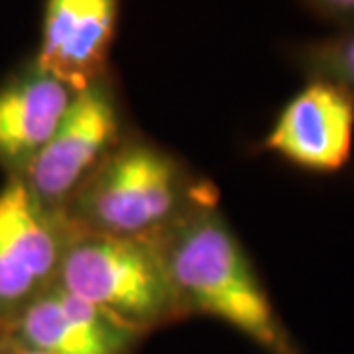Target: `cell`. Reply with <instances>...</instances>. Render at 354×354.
<instances>
[{
  "instance_id": "1",
  "label": "cell",
  "mask_w": 354,
  "mask_h": 354,
  "mask_svg": "<svg viewBox=\"0 0 354 354\" xmlns=\"http://www.w3.org/2000/svg\"><path fill=\"white\" fill-rule=\"evenodd\" d=\"M158 242L183 315L221 319L266 354H305L216 199L193 207Z\"/></svg>"
},
{
  "instance_id": "2",
  "label": "cell",
  "mask_w": 354,
  "mask_h": 354,
  "mask_svg": "<svg viewBox=\"0 0 354 354\" xmlns=\"http://www.w3.org/2000/svg\"><path fill=\"white\" fill-rule=\"evenodd\" d=\"M216 199L176 156L148 140H120L59 211L73 230L158 239L193 207Z\"/></svg>"
},
{
  "instance_id": "3",
  "label": "cell",
  "mask_w": 354,
  "mask_h": 354,
  "mask_svg": "<svg viewBox=\"0 0 354 354\" xmlns=\"http://www.w3.org/2000/svg\"><path fill=\"white\" fill-rule=\"evenodd\" d=\"M67 230L57 286L144 335L185 317L158 239Z\"/></svg>"
},
{
  "instance_id": "4",
  "label": "cell",
  "mask_w": 354,
  "mask_h": 354,
  "mask_svg": "<svg viewBox=\"0 0 354 354\" xmlns=\"http://www.w3.org/2000/svg\"><path fill=\"white\" fill-rule=\"evenodd\" d=\"M120 140L116 97L101 79L73 95L57 130L20 179L46 209L59 213Z\"/></svg>"
},
{
  "instance_id": "5",
  "label": "cell",
  "mask_w": 354,
  "mask_h": 354,
  "mask_svg": "<svg viewBox=\"0 0 354 354\" xmlns=\"http://www.w3.org/2000/svg\"><path fill=\"white\" fill-rule=\"evenodd\" d=\"M67 225L46 209L20 177L0 189V325L8 329L38 295L57 281Z\"/></svg>"
},
{
  "instance_id": "6",
  "label": "cell",
  "mask_w": 354,
  "mask_h": 354,
  "mask_svg": "<svg viewBox=\"0 0 354 354\" xmlns=\"http://www.w3.org/2000/svg\"><path fill=\"white\" fill-rule=\"evenodd\" d=\"M262 150L311 176L341 174L354 156V93L323 77H305L276 114Z\"/></svg>"
},
{
  "instance_id": "7",
  "label": "cell",
  "mask_w": 354,
  "mask_h": 354,
  "mask_svg": "<svg viewBox=\"0 0 354 354\" xmlns=\"http://www.w3.org/2000/svg\"><path fill=\"white\" fill-rule=\"evenodd\" d=\"M14 342L44 354H132L144 333L53 283L8 325Z\"/></svg>"
},
{
  "instance_id": "8",
  "label": "cell",
  "mask_w": 354,
  "mask_h": 354,
  "mask_svg": "<svg viewBox=\"0 0 354 354\" xmlns=\"http://www.w3.org/2000/svg\"><path fill=\"white\" fill-rule=\"evenodd\" d=\"M120 0H46L36 62L73 91L106 79Z\"/></svg>"
},
{
  "instance_id": "9",
  "label": "cell",
  "mask_w": 354,
  "mask_h": 354,
  "mask_svg": "<svg viewBox=\"0 0 354 354\" xmlns=\"http://www.w3.org/2000/svg\"><path fill=\"white\" fill-rule=\"evenodd\" d=\"M73 95L36 64L0 87V165L10 177L22 176L50 142Z\"/></svg>"
},
{
  "instance_id": "10",
  "label": "cell",
  "mask_w": 354,
  "mask_h": 354,
  "mask_svg": "<svg viewBox=\"0 0 354 354\" xmlns=\"http://www.w3.org/2000/svg\"><path fill=\"white\" fill-rule=\"evenodd\" d=\"M290 55L305 77H323L354 93V28L295 44Z\"/></svg>"
},
{
  "instance_id": "11",
  "label": "cell",
  "mask_w": 354,
  "mask_h": 354,
  "mask_svg": "<svg viewBox=\"0 0 354 354\" xmlns=\"http://www.w3.org/2000/svg\"><path fill=\"white\" fill-rule=\"evenodd\" d=\"M305 4L323 20L339 30L354 28V0H304Z\"/></svg>"
},
{
  "instance_id": "12",
  "label": "cell",
  "mask_w": 354,
  "mask_h": 354,
  "mask_svg": "<svg viewBox=\"0 0 354 354\" xmlns=\"http://www.w3.org/2000/svg\"><path fill=\"white\" fill-rule=\"evenodd\" d=\"M8 354H44V353L34 351V348H28V346H22V344H18V342H14L12 339H10V348H8Z\"/></svg>"
},
{
  "instance_id": "13",
  "label": "cell",
  "mask_w": 354,
  "mask_h": 354,
  "mask_svg": "<svg viewBox=\"0 0 354 354\" xmlns=\"http://www.w3.org/2000/svg\"><path fill=\"white\" fill-rule=\"evenodd\" d=\"M8 348H10V335L0 325V354H8Z\"/></svg>"
}]
</instances>
